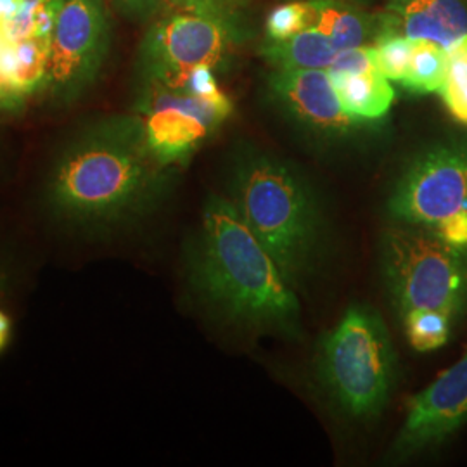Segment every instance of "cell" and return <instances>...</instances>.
I'll list each match as a JSON object with an SVG mask.
<instances>
[{"label": "cell", "instance_id": "cell-20", "mask_svg": "<svg viewBox=\"0 0 467 467\" xmlns=\"http://www.w3.org/2000/svg\"><path fill=\"white\" fill-rule=\"evenodd\" d=\"M312 26V9L308 0H289L270 11L265 28L267 40H285Z\"/></svg>", "mask_w": 467, "mask_h": 467}, {"label": "cell", "instance_id": "cell-14", "mask_svg": "<svg viewBox=\"0 0 467 467\" xmlns=\"http://www.w3.org/2000/svg\"><path fill=\"white\" fill-rule=\"evenodd\" d=\"M327 73L345 111H348L351 117L372 121L383 118L389 111L395 100V90L378 67L353 73Z\"/></svg>", "mask_w": 467, "mask_h": 467}, {"label": "cell", "instance_id": "cell-16", "mask_svg": "<svg viewBox=\"0 0 467 467\" xmlns=\"http://www.w3.org/2000/svg\"><path fill=\"white\" fill-rule=\"evenodd\" d=\"M449 54L436 42L416 40L412 47L410 67L401 85L414 94L440 92L447 78Z\"/></svg>", "mask_w": 467, "mask_h": 467}, {"label": "cell", "instance_id": "cell-17", "mask_svg": "<svg viewBox=\"0 0 467 467\" xmlns=\"http://www.w3.org/2000/svg\"><path fill=\"white\" fill-rule=\"evenodd\" d=\"M449 69L440 94L457 121L467 125V34L447 47Z\"/></svg>", "mask_w": 467, "mask_h": 467}, {"label": "cell", "instance_id": "cell-13", "mask_svg": "<svg viewBox=\"0 0 467 467\" xmlns=\"http://www.w3.org/2000/svg\"><path fill=\"white\" fill-rule=\"evenodd\" d=\"M358 0H308L312 26L337 50L370 46L378 38L376 15L362 11Z\"/></svg>", "mask_w": 467, "mask_h": 467}, {"label": "cell", "instance_id": "cell-18", "mask_svg": "<svg viewBox=\"0 0 467 467\" xmlns=\"http://www.w3.org/2000/svg\"><path fill=\"white\" fill-rule=\"evenodd\" d=\"M410 345L419 351L443 347L451 336V317L438 310H410L403 316Z\"/></svg>", "mask_w": 467, "mask_h": 467}, {"label": "cell", "instance_id": "cell-10", "mask_svg": "<svg viewBox=\"0 0 467 467\" xmlns=\"http://www.w3.org/2000/svg\"><path fill=\"white\" fill-rule=\"evenodd\" d=\"M268 90L285 115L314 134L347 135L366 123L345 111L327 69H274Z\"/></svg>", "mask_w": 467, "mask_h": 467}, {"label": "cell", "instance_id": "cell-24", "mask_svg": "<svg viewBox=\"0 0 467 467\" xmlns=\"http://www.w3.org/2000/svg\"><path fill=\"white\" fill-rule=\"evenodd\" d=\"M11 333H13V322L11 318L7 317V314H4L0 310V351L4 350L11 339Z\"/></svg>", "mask_w": 467, "mask_h": 467}, {"label": "cell", "instance_id": "cell-3", "mask_svg": "<svg viewBox=\"0 0 467 467\" xmlns=\"http://www.w3.org/2000/svg\"><path fill=\"white\" fill-rule=\"evenodd\" d=\"M229 200L291 283L306 272L316 258L320 220L293 168L268 154H243L233 168Z\"/></svg>", "mask_w": 467, "mask_h": 467}, {"label": "cell", "instance_id": "cell-6", "mask_svg": "<svg viewBox=\"0 0 467 467\" xmlns=\"http://www.w3.org/2000/svg\"><path fill=\"white\" fill-rule=\"evenodd\" d=\"M246 36L243 21L167 7L139 44L137 84L181 87L198 67H225Z\"/></svg>", "mask_w": 467, "mask_h": 467}, {"label": "cell", "instance_id": "cell-5", "mask_svg": "<svg viewBox=\"0 0 467 467\" xmlns=\"http://www.w3.org/2000/svg\"><path fill=\"white\" fill-rule=\"evenodd\" d=\"M384 279L401 317L410 310H438L457 317L467 305V256L433 231L407 225L383 241Z\"/></svg>", "mask_w": 467, "mask_h": 467}, {"label": "cell", "instance_id": "cell-15", "mask_svg": "<svg viewBox=\"0 0 467 467\" xmlns=\"http://www.w3.org/2000/svg\"><path fill=\"white\" fill-rule=\"evenodd\" d=\"M339 50L310 26L285 40H265L260 54L274 69H329Z\"/></svg>", "mask_w": 467, "mask_h": 467}, {"label": "cell", "instance_id": "cell-9", "mask_svg": "<svg viewBox=\"0 0 467 467\" xmlns=\"http://www.w3.org/2000/svg\"><path fill=\"white\" fill-rule=\"evenodd\" d=\"M388 208L401 223L430 231L467 212V144H436L419 152L395 185Z\"/></svg>", "mask_w": 467, "mask_h": 467}, {"label": "cell", "instance_id": "cell-1", "mask_svg": "<svg viewBox=\"0 0 467 467\" xmlns=\"http://www.w3.org/2000/svg\"><path fill=\"white\" fill-rule=\"evenodd\" d=\"M171 170L152 154L137 113L94 118L59 146L44 200L50 215L75 231L111 233L158 204Z\"/></svg>", "mask_w": 467, "mask_h": 467}, {"label": "cell", "instance_id": "cell-25", "mask_svg": "<svg viewBox=\"0 0 467 467\" xmlns=\"http://www.w3.org/2000/svg\"><path fill=\"white\" fill-rule=\"evenodd\" d=\"M23 108L0 87V113H16Z\"/></svg>", "mask_w": 467, "mask_h": 467}, {"label": "cell", "instance_id": "cell-8", "mask_svg": "<svg viewBox=\"0 0 467 467\" xmlns=\"http://www.w3.org/2000/svg\"><path fill=\"white\" fill-rule=\"evenodd\" d=\"M113 44V23L104 0H63L56 19L46 94L71 106L99 80Z\"/></svg>", "mask_w": 467, "mask_h": 467}, {"label": "cell", "instance_id": "cell-21", "mask_svg": "<svg viewBox=\"0 0 467 467\" xmlns=\"http://www.w3.org/2000/svg\"><path fill=\"white\" fill-rule=\"evenodd\" d=\"M250 2L251 0H165V5L243 21L241 11Z\"/></svg>", "mask_w": 467, "mask_h": 467}, {"label": "cell", "instance_id": "cell-7", "mask_svg": "<svg viewBox=\"0 0 467 467\" xmlns=\"http://www.w3.org/2000/svg\"><path fill=\"white\" fill-rule=\"evenodd\" d=\"M222 90L202 94L189 85L137 84L134 113L142 118L152 154L165 167H181L233 115Z\"/></svg>", "mask_w": 467, "mask_h": 467}, {"label": "cell", "instance_id": "cell-2", "mask_svg": "<svg viewBox=\"0 0 467 467\" xmlns=\"http://www.w3.org/2000/svg\"><path fill=\"white\" fill-rule=\"evenodd\" d=\"M189 279L206 306L227 320L277 327L298 320L293 283L229 198L212 196L202 210Z\"/></svg>", "mask_w": 467, "mask_h": 467}, {"label": "cell", "instance_id": "cell-12", "mask_svg": "<svg viewBox=\"0 0 467 467\" xmlns=\"http://www.w3.org/2000/svg\"><path fill=\"white\" fill-rule=\"evenodd\" d=\"M376 19L378 36L430 40L445 49L467 34L464 0H389Z\"/></svg>", "mask_w": 467, "mask_h": 467}, {"label": "cell", "instance_id": "cell-19", "mask_svg": "<svg viewBox=\"0 0 467 467\" xmlns=\"http://www.w3.org/2000/svg\"><path fill=\"white\" fill-rule=\"evenodd\" d=\"M368 47L374 67H378L388 80L401 84L410 67L414 40L403 38L399 35H381Z\"/></svg>", "mask_w": 467, "mask_h": 467}, {"label": "cell", "instance_id": "cell-22", "mask_svg": "<svg viewBox=\"0 0 467 467\" xmlns=\"http://www.w3.org/2000/svg\"><path fill=\"white\" fill-rule=\"evenodd\" d=\"M123 16L134 21H148L165 9V0H111Z\"/></svg>", "mask_w": 467, "mask_h": 467}, {"label": "cell", "instance_id": "cell-4", "mask_svg": "<svg viewBox=\"0 0 467 467\" xmlns=\"http://www.w3.org/2000/svg\"><path fill=\"white\" fill-rule=\"evenodd\" d=\"M320 378L351 418L383 410L395 378V357L381 317L353 306L322 341Z\"/></svg>", "mask_w": 467, "mask_h": 467}, {"label": "cell", "instance_id": "cell-11", "mask_svg": "<svg viewBox=\"0 0 467 467\" xmlns=\"http://www.w3.org/2000/svg\"><path fill=\"white\" fill-rule=\"evenodd\" d=\"M466 420L467 353L410 400L395 449L400 455L422 451L443 441Z\"/></svg>", "mask_w": 467, "mask_h": 467}, {"label": "cell", "instance_id": "cell-23", "mask_svg": "<svg viewBox=\"0 0 467 467\" xmlns=\"http://www.w3.org/2000/svg\"><path fill=\"white\" fill-rule=\"evenodd\" d=\"M433 233L451 246L464 250L467 248V212L445 220Z\"/></svg>", "mask_w": 467, "mask_h": 467}]
</instances>
